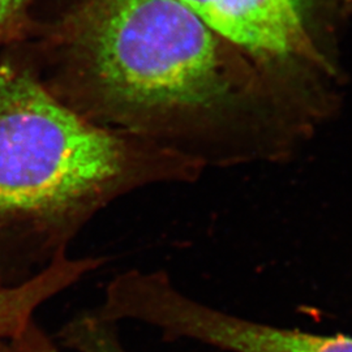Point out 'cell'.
Listing matches in <instances>:
<instances>
[{
	"mask_svg": "<svg viewBox=\"0 0 352 352\" xmlns=\"http://www.w3.org/2000/svg\"><path fill=\"white\" fill-rule=\"evenodd\" d=\"M64 346L77 352H126L116 334L115 324L94 314L78 316L59 333Z\"/></svg>",
	"mask_w": 352,
	"mask_h": 352,
	"instance_id": "cell-6",
	"label": "cell"
},
{
	"mask_svg": "<svg viewBox=\"0 0 352 352\" xmlns=\"http://www.w3.org/2000/svg\"><path fill=\"white\" fill-rule=\"evenodd\" d=\"M161 154L0 63V260L20 280L33 277L100 208L157 175Z\"/></svg>",
	"mask_w": 352,
	"mask_h": 352,
	"instance_id": "cell-1",
	"label": "cell"
},
{
	"mask_svg": "<svg viewBox=\"0 0 352 352\" xmlns=\"http://www.w3.org/2000/svg\"><path fill=\"white\" fill-rule=\"evenodd\" d=\"M212 33L256 55L307 54L309 41L292 0H180Z\"/></svg>",
	"mask_w": 352,
	"mask_h": 352,
	"instance_id": "cell-4",
	"label": "cell"
},
{
	"mask_svg": "<svg viewBox=\"0 0 352 352\" xmlns=\"http://www.w3.org/2000/svg\"><path fill=\"white\" fill-rule=\"evenodd\" d=\"M17 283H21V282L16 278L12 270L7 265L0 261V286H12Z\"/></svg>",
	"mask_w": 352,
	"mask_h": 352,
	"instance_id": "cell-9",
	"label": "cell"
},
{
	"mask_svg": "<svg viewBox=\"0 0 352 352\" xmlns=\"http://www.w3.org/2000/svg\"><path fill=\"white\" fill-rule=\"evenodd\" d=\"M0 352H59L32 318L14 334L0 338Z\"/></svg>",
	"mask_w": 352,
	"mask_h": 352,
	"instance_id": "cell-7",
	"label": "cell"
},
{
	"mask_svg": "<svg viewBox=\"0 0 352 352\" xmlns=\"http://www.w3.org/2000/svg\"><path fill=\"white\" fill-rule=\"evenodd\" d=\"M104 263L103 258H69L63 253L33 277L12 286H0V338L14 334L50 300Z\"/></svg>",
	"mask_w": 352,
	"mask_h": 352,
	"instance_id": "cell-5",
	"label": "cell"
},
{
	"mask_svg": "<svg viewBox=\"0 0 352 352\" xmlns=\"http://www.w3.org/2000/svg\"><path fill=\"white\" fill-rule=\"evenodd\" d=\"M115 314L227 352H352L351 336L314 334L273 327L196 302L173 286L164 272L129 273L115 294Z\"/></svg>",
	"mask_w": 352,
	"mask_h": 352,
	"instance_id": "cell-3",
	"label": "cell"
},
{
	"mask_svg": "<svg viewBox=\"0 0 352 352\" xmlns=\"http://www.w3.org/2000/svg\"><path fill=\"white\" fill-rule=\"evenodd\" d=\"M52 41L71 97L128 132L226 96L214 33L180 0H75Z\"/></svg>",
	"mask_w": 352,
	"mask_h": 352,
	"instance_id": "cell-2",
	"label": "cell"
},
{
	"mask_svg": "<svg viewBox=\"0 0 352 352\" xmlns=\"http://www.w3.org/2000/svg\"><path fill=\"white\" fill-rule=\"evenodd\" d=\"M30 0H0V43L20 37L28 28Z\"/></svg>",
	"mask_w": 352,
	"mask_h": 352,
	"instance_id": "cell-8",
	"label": "cell"
}]
</instances>
